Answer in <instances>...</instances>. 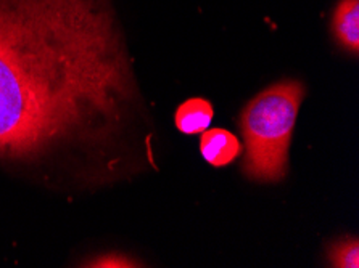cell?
Listing matches in <instances>:
<instances>
[{
  "mask_svg": "<svg viewBox=\"0 0 359 268\" xmlns=\"http://www.w3.org/2000/svg\"><path fill=\"white\" fill-rule=\"evenodd\" d=\"M139 98L108 0H0V162L107 182Z\"/></svg>",
  "mask_w": 359,
  "mask_h": 268,
  "instance_id": "1",
  "label": "cell"
},
{
  "mask_svg": "<svg viewBox=\"0 0 359 268\" xmlns=\"http://www.w3.org/2000/svg\"><path fill=\"white\" fill-rule=\"evenodd\" d=\"M304 87L298 80L274 84L253 98L242 111L245 141L243 174L257 182H279L287 175L288 148Z\"/></svg>",
  "mask_w": 359,
  "mask_h": 268,
  "instance_id": "2",
  "label": "cell"
},
{
  "mask_svg": "<svg viewBox=\"0 0 359 268\" xmlns=\"http://www.w3.org/2000/svg\"><path fill=\"white\" fill-rule=\"evenodd\" d=\"M200 151L205 161L213 167H224L241 155L242 145L229 130L206 129L200 140Z\"/></svg>",
  "mask_w": 359,
  "mask_h": 268,
  "instance_id": "3",
  "label": "cell"
},
{
  "mask_svg": "<svg viewBox=\"0 0 359 268\" xmlns=\"http://www.w3.org/2000/svg\"><path fill=\"white\" fill-rule=\"evenodd\" d=\"M332 32L335 41L345 50L358 55L359 52V0H340L337 3Z\"/></svg>",
  "mask_w": 359,
  "mask_h": 268,
  "instance_id": "4",
  "label": "cell"
},
{
  "mask_svg": "<svg viewBox=\"0 0 359 268\" xmlns=\"http://www.w3.org/2000/svg\"><path fill=\"white\" fill-rule=\"evenodd\" d=\"M213 121V106L205 98H190L176 111V127L186 135L203 134Z\"/></svg>",
  "mask_w": 359,
  "mask_h": 268,
  "instance_id": "5",
  "label": "cell"
},
{
  "mask_svg": "<svg viewBox=\"0 0 359 268\" xmlns=\"http://www.w3.org/2000/svg\"><path fill=\"white\" fill-rule=\"evenodd\" d=\"M329 260L337 268H358L359 267V243L356 238H345L332 244L329 249Z\"/></svg>",
  "mask_w": 359,
  "mask_h": 268,
  "instance_id": "6",
  "label": "cell"
},
{
  "mask_svg": "<svg viewBox=\"0 0 359 268\" xmlns=\"http://www.w3.org/2000/svg\"><path fill=\"white\" fill-rule=\"evenodd\" d=\"M86 267H139V265H135V262L128 259V257L110 254V255L99 257V259L95 260H90Z\"/></svg>",
  "mask_w": 359,
  "mask_h": 268,
  "instance_id": "7",
  "label": "cell"
}]
</instances>
